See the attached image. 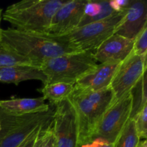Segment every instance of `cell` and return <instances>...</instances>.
Segmentation results:
<instances>
[{
  "mask_svg": "<svg viewBox=\"0 0 147 147\" xmlns=\"http://www.w3.org/2000/svg\"><path fill=\"white\" fill-rule=\"evenodd\" d=\"M0 44L28 59L40 67L46 60L62 55L80 51L66 40L46 33L31 32L14 28L1 29Z\"/></svg>",
  "mask_w": 147,
  "mask_h": 147,
  "instance_id": "6da1fadb",
  "label": "cell"
},
{
  "mask_svg": "<svg viewBox=\"0 0 147 147\" xmlns=\"http://www.w3.org/2000/svg\"><path fill=\"white\" fill-rule=\"evenodd\" d=\"M65 1L24 0L9 6L3 12L2 19L9 22L16 30L46 33L53 15Z\"/></svg>",
  "mask_w": 147,
  "mask_h": 147,
  "instance_id": "7a4b0ae2",
  "label": "cell"
},
{
  "mask_svg": "<svg viewBox=\"0 0 147 147\" xmlns=\"http://www.w3.org/2000/svg\"><path fill=\"white\" fill-rule=\"evenodd\" d=\"M69 99L77 113L80 146L92 139L101 117L114 102V95L110 87L86 92L74 88Z\"/></svg>",
  "mask_w": 147,
  "mask_h": 147,
  "instance_id": "3957f363",
  "label": "cell"
},
{
  "mask_svg": "<svg viewBox=\"0 0 147 147\" xmlns=\"http://www.w3.org/2000/svg\"><path fill=\"white\" fill-rule=\"evenodd\" d=\"M93 52L79 51L62 55L45 61L40 68L45 76V85L56 83L74 84L97 66Z\"/></svg>",
  "mask_w": 147,
  "mask_h": 147,
  "instance_id": "277c9868",
  "label": "cell"
},
{
  "mask_svg": "<svg viewBox=\"0 0 147 147\" xmlns=\"http://www.w3.org/2000/svg\"><path fill=\"white\" fill-rule=\"evenodd\" d=\"M124 9L105 20L77 27L59 37L80 51L94 52L105 40L114 34L118 24L124 15Z\"/></svg>",
  "mask_w": 147,
  "mask_h": 147,
  "instance_id": "5b68a950",
  "label": "cell"
},
{
  "mask_svg": "<svg viewBox=\"0 0 147 147\" xmlns=\"http://www.w3.org/2000/svg\"><path fill=\"white\" fill-rule=\"evenodd\" d=\"M55 107L53 118L55 147H79V125L74 106L68 98Z\"/></svg>",
  "mask_w": 147,
  "mask_h": 147,
  "instance_id": "8992f818",
  "label": "cell"
},
{
  "mask_svg": "<svg viewBox=\"0 0 147 147\" xmlns=\"http://www.w3.org/2000/svg\"><path fill=\"white\" fill-rule=\"evenodd\" d=\"M131 103L130 93L121 100L113 102L100 119L91 139L100 138L114 143L130 119Z\"/></svg>",
  "mask_w": 147,
  "mask_h": 147,
  "instance_id": "52a82bcc",
  "label": "cell"
},
{
  "mask_svg": "<svg viewBox=\"0 0 147 147\" xmlns=\"http://www.w3.org/2000/svg\"><path fill=\"white\" fill-rule=\"evenodd\" d=\"M146 55H137L133 51L120 63L111 83L114 95V102L130 93L144 73L146 72Z\"/></svg>",
  "mask_w": 147,
  "mask_h": 147,
  "instance_id": "ba28073f",
  "label": "cell"
},
{
  "mask_svg": "<svg viewBox=\"0 0 147 147\" xmlns=\"http://www.w3.org/2000/svg\"><path fill=\"white\" fill-rule=\"evenodd\" d=\"M86 0H67L56 11L46 34L60 37L78 27L84 16Z\"/></svg>",
  "mask_w": 147,
  "mask_h": 147,
  "instance_id": "9c48e42d",
  "label": "cell"
},
{
  "mask_svg": "<svg viewBox=\"0 0 147 147\" xmlns=\"http://www.w3.org/2000/svg\"><path fill=\"white\" fill-rule=\"evenodd\" d=\"M53 112L29 114L0 140V147H20L33 134L53 123Z\"/></svg>",
  "mask_w": 147,
  "mask_h": 147,
  "instance_id": "30bf717a",
  "label": "cell"
},
{
  "mask_svg": "<svg viewBox=\"0 0 147 147\" xmlns=\"http://www.w3.org/2000/svg\"><path fill=\"white\" fill-rule=\"evenodd\" d=\"M146 24V1L131 0L125 8L124 15L118 24L114 34L134 40Z\"/></svg>",
  "mask_w": 147,
  "mask_h": 147,
  "instance_id": "8fae6325",
  "label": "cell"
},
{
  "mask_svg": "<svg viewBox=\"0 0 147 147\" xmlns=\"http://www.w3.org/2000/svg\"><path fill=\"white\" fill-rule=\"evenodd\" d=\"M121 63L108 62L98 64L91 71L82 76L75 83L80 91H98L110 87L111 83Z\"/></svg>",
  "mask_w": 147,
  "mask_h": 147,
  "instance_id": "7c38bea8",
  "label": "cell"
},
{
  "mask_svg": "<svg viewBox=\"0 0 147 147\" xmlns=\"http://www.w3.org/2000/svg\"><path fill=\"white\" fill-rule=\"evenodd\" d=\"M133 47V40L113 34L93 52V55L97 63H121L132 53Z\"/></svg>",
  "mask_w": 147,
  "mask_h": 147,
  "instance_id": "4fadbf2b",
  "label": "cell"
},
{
  "mask_svg": "<svg viewBox=\"0 0 147 147\" xmlns=\"http://www.w3.org/2000/svg\"><path fill=\"white\" fill-rule=\"evenodd\" d=\"M0 108L17 115L34 114L50 111V106L45 103L43 97L0 100Z\"/></svg>",
  "mask_w": 147,
  "mask_h": 147,
  "instance_id": "5bb4252c",
  "label": "cell"
},
{
  "mask_svg": "<svg viewBox=\"0 0 147 147\" xmlns=\"http://www.w3.org/2000/svg\"><path fill=\"white\" fill-rule=\"evenodd\" d=\"M40 80L45 84V76L41 69L33 65H16L0 68V82L12 83L16 86L27 80Z\"/></svg>",
  "mask_w": 147,
  "mask_h": 147,
  "instance_id": "9a60e30c",
  "label": "cell"
},
{
  "mask_svg": "<svg viewBox=\"0 0 147 147\" xmlns=\"http://www.w3.org/2000/svg\"><path fill=\"white\" fill-rule=\"evenodd\" d=\"M74 84L65 83H56L43 85L38 91L42 94L45 100H47L51 104L56 106L58 103L67 100L74 91Z\"/></svg>",
  "mask_w": 147,
  "mask_h": 147,
  "instance_id": "2e32d148",
  "label": "cell"
},
{
  "mask_svg": "<svg viewBox=\"0 0 147 147\" xmlns=\"http://www.w3.org/2000/svg\"><path fill=\"white\" fill-rule=\"evenodd\" d=\"M146 82L147 76L146 72L131 90L130 93L131 96L132 103L129 119H134L142 111L144 107L147 105Z\"/></svg>",
  "mask_w": 147,
  "mask_h": 147,
  "instance_id": "e0dca14e",
  "label": "cell"
},
{
  "mask_svg": "<svg viewBox=\"0 0 147 147\" xmlns=\"http://www.w3.org/2000/svg\"><path fill=\"white\" fill-rule=\"evenodd\" d=\"M140 138L134 119H129L124 128L113 143V147H137Z\"/></svg>",
  "mask_w": 147,
  "mask_h": 147,
  "instance_id": "ac0fdd59",
  "label": "cell"
},
{
  "mask_svg": "<svg viewBox=\"0 0 147 147\" xmlns=\"http://www.w3.org/2000/svg\"><path fill=\"white\" fill-rule=\"evenodd\" d=\"M16 65H33L28 59L20 55L0 44V68Z\"/></svg>",
  "mask_w": 147,
  "mask_h": 147,
  "instance_id": "d6986e66",
  "label": "cell"
},
{
  "mask_svg": "<svg viewBox=\"0 0 147 147\" xmlns=\"http://www.w3.org/2000/svg\"><path fill=\"white\" fill-rule=\"evenodd\" d=\"M133 52L137 55L147 54V24L134 40Z\"/></svg>",
  "mask_w": 147,
  "mask_h": 147,
  "instance_id": "ffe728a7",
  "label": "cell"
},
{
  "mask_svg": "<svg viewBox=\"0 0 147 147\" xmlns=\"http://www.w3.org/2000/svg\"><path fill=\"white\" fill-rule=\"evenodd\" d=\"M136 125V131L139 138L146 139L147 138V105L142 111L134 119Z\"/></svg>",
  "mask_w": 147,
  "mask_h": 147,
  "instance_id": "44dd1931",
  "label": "cell"
},
{
  "mask_svg": "<svg viewBox=\"0 0 147 147\" xmlns=\"http://www.w3.org/2000/svg\"><path fill=\"white\" fill-rule=\"evenodd\" d=\"M52 126L53 123L43 131L41 147H55V138Z\"/></svg>",
  "mask_w": 147,
  "mask_h": 147,
  "instance_id": "7402d4cb",
  "label": "cell"
},
{
  "mask_svg": "<svg viewBox=\"0 0 147 147\" xmlns=\"http://www.w3.org/2000/svg\"><path fill=\"white\" fill-rule=\"evenodd\" d=\"M79 147H113V144L100 138H96L84 144L80 145Z\"/></svg>",
  "mask_w": 147,
  "mask_h": 147,
  "instance_id": "603a6c76",
  "label": "cell"
},
{
  "mask_svg": "<svg viewBox=\"0 0 147 147\" xmlns=\"http://www.w3.org/2000/svg\"><path fill=\"white\" fill-rule=\"evenodd\" d=\"M130 1L129 0H111V1H109V5L115 12H120L128 7Z\"/></svg>",
  "mask_w": 147,
  "mask_h": 147,
  "instance_id": "cb8c5ba5",
  "label": "cell"
},
{
  "mask_svg": "<svg viewBox=\"0 0 147 147\" xmlns=\"http://www.w3.org/2000/svg\"><path fill=\"white\" fill-rule=\"evenodd\" d=\"M42 130H40L38 131L35 132L34 134H33L32 135V136H30L27 140H26L25 142H24L20 147H33L34 146V143H35L36 140H37V136H38L39 133H40Z\"/></svg>",
  "mask_w": 147,
  "mask_h": 147,
  "instance_id": "d4e9b609",
  "label": "cell"
},
{
  "mask_svg": "<svg viewBox=\"0 0 147 147\" xmlns=\"http://www.w3.org/2000/svg\"><path fill=\"white\" fill-rule=\"evenodd\" d=\"M46 128H47V127H46ZM44 129H42V130L41 131H40V133H39L38 136H37V140H36L35 143H34V146H33V147H41L42 141L43 131H44Z\"/></svg>",
  "mask_w": 147,
  "mask_h": 147,
  "instance_id": "484cf974",
  "label": "cell"
},
{
  "mask_svg": "<svg viewBox=\"0 0 147 147\" xmlns=\"http://www.w3.org/2000/svg\"><path fill=\"white\" fill-rule=\"evenodd\" d=\"M137 147H147V142L146 139H144V140H140V142H139V144H138Z\"/></svg>",
  "mask_w": 147,
  "mask_h": 147,
  "instance_id": "4316f807",
  "label": "cell"
},
{
  "mask_svg": "<svg viewBox=\"0 0 147 147\" xmlns=\"http://www.w3.org/2000/svg\"><path fill=\"white\" fill-rule=\"evenodd\" d=\"M2 14H3V9L0 8V41H1V21L2 20Z\"/></svg>",
  "mask_w": 147,
  "mask_h": 147,
  "instance_id": "83f0119b",
  "label": "cell"
},
{
  "mask_svg": "<svg viewBox=\"0 0 147 147\" xmlns=\"http://www.w3.org/2000/svg\"><path fill=\"white\" fill-rule=\"evenodd\" d=\"M0 131H1V123H0Z\"/></svg>",
  "mask_w": 147,
  "mask_h": 147,
  "instance_id": "f1b7e54d",
  "label": "cell"
}]
</instances>
